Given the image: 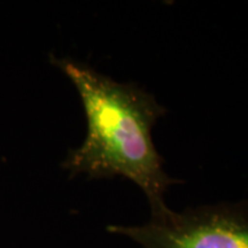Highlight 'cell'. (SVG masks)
<instances>
[{
    "label": "cell",
    "mask_w": 248,
    "mask_h": 248,
    "mask_svg": "<svg viewBox=\"0 0 248 248\" xmlns=\"http://www.w3.org/2000/svg\"><path fill=\"white\" fill-rule=\"evenodd\" d=\"M141 248H248V201L168 209L141 225H109Z\"/></svg>",
    "instance_id": "obj_2"
},
{
    "label": "cell",
    "mask_w": 248,
    "mask_h": 248,
    "mask_svg": "<svg viewBox=\"0 0 248 248\" xmlns=\"http://www.w3.org/2000/svg\"><path fill=\"white\" fill-rule=\"evenodd\" d=\"M48 61L70 80L84 109L88 131L79 146L61 162L69 178L122 176L146 195L151 216L169 209L164 193L182 181L170 177L152 138V129L167 109L135 83H120L85 62L49 54Z\"/></svg>",
    "instance_id": "obj_1"
}]
</instances>
